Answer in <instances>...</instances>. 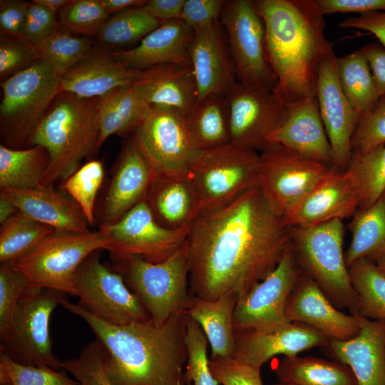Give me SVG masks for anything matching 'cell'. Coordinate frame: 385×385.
<instances>
[{
  "label": "cell",
  "instance_id": "cell-59",
  "mask_svg": "<svg viewBox=\"0 0 385 385\" xmlns=\"http://www.w3.org/2000/svg\"><path fill=\"white\" fill-rule=\"evenodd\" d=\"M101 3L109 15H113L125 9L143 6L144 0H101Z\"/></svg>",
  "mask_w": 385,
  "mask_h": 385
},
{
  "label": "cell",
  "instance_id": "cell-17",
  "mask_svg": "<svg viewBox=\"0 0 385 385\" xmlns=\"http://www.w3.org/2000/svg\"><path fill=\"white\" fill-rule=\"evenodd\" d=\"M227 98L231 142L258 153L271 147L269 139L287 119L289 107L272 91L238 82Z\"/></svg>",
  "mask_w": 385,
  "mask_h": 385
},
{
  "label": "cell",
  "instance_id": "cell-39",
  "mask_svg": "<svg viewBox=\"0 0 385 385\" xmlns=\"http://www.w3.org/2000/svg\"><path fill=\"white\" fill-rule=\"evenodd\" d=\"M55 230L19 211L1 226V263L13 264L25 257Z\"/></svg>",
  "mask_w": 385,
  "mask_h": 385
},
{
  "label": "cell",
  "instance_id": "cell-1",
  "mask_svg": "<svg viewBox=\"0 0 385 385\" xmlns=\"http://www.w3.org/2000/svg\"><path fill=\"white\" fill-rule=\"evenodd\" d=\"M187 241L190 293L214 300L228 293L240 299L266 278L290 245L291 235L256 186L224 207L203 209Z\"/></svg>",
  "mask_w": 385,
  "mask_h": 385
},
{
  "label": "cell",
  "instance_id": "cell-46",
  "mask_svg": "<svg viewBox=\"0 0 385 385\" xmlns=\"http://www.w3.org/2000/svg\"><path fill=\"white\" fill-rule=\"evenodd\" d=\"M59 16L63 27L86 36L97 34L109 14L101 0H71Z\"/></svg>",
  "mask_w": 385,
  "mask_h": 385
},
{
  "label": "cell",
  "instance_id": "cell-45",
  "mask_svg": "<svg viewBox=\"0 0 385 385\" xmlns=\"http://www.w3.org/2000/svg\"><path fill=\"white\" fill-rule=\"evenodd\" d=\"M185 340L187 366L184 374L187 384L192 381L193 385H219L210 368L207 353V339L198 323L189 316Z\"/></svg>",
  "mask_w": 385,
  "mask_h": 385
},
{
  "label": "cell",
  "instance_id": "cell-18",
  "mask_svg": "<svg viewBox=\"0 0 385 385\" xmlns=\"http://www.w3.org/2000/svg\"><path fill=\"white\" fill-rule=\"evenodd\" d=\"M336 60L333 51L323 61L316 98L331 146L332 168L346 171L351 160V139L357 126L359 114L340 86Z\"/></svg>",
  "mask_w": 385,
  "mask_h": 385
},
{
  "label": "cell",
  "instance_id": "cell-10",
  "mask_svg": "<svg viewBox=\"0 0 385 385\" xmlns=\"http://www.w3.org/2000/svg\"><path fill=\"white\" fill-rule=\"evenodd\" d=\"M67 295L29 287L19 302L9 332L0 339L1 352L24 364L62 369L61 361L53 351L50 319Z\"/></svg>",
  "mask_w": 385,
  "mask_h": 385
},
{
  "label": "cell",
  "instance_id": "cell-11",
  "mask_svg": "<svg viewBox=\"0 0 385 385\" xmlns=\"http://www.w3.org/2000/svg\"><path fill=\"white\" fill-rule=\"evenodd\" d=\"M220 19L227 34L237 81L272 92L277 81L266 60L265 25L254 1H226Z\"/></svg>",
  "mask_w": 385,
  "mask_h": 385
},
{
  "label": "cell",
  "instance_id": "cell-52",
  "mask_svg": "<svg viewBox=\"0 0 385 385\" xmlns=\"http://www.w3.org/2000/svg\"><path fill=\"white\" fill-rule=\"evenodd\" d=\"M56 14L35 0L29 2L25 31V40L34 46L46 40L59 29Z\"/></svg>",
  "mask_w": 385,
  "mask_h": 385
},
{
  "label": "cell",
  "instance_id": "cell-55",
  "mask_svg": "<svg viewBox=\"0 0 385 385\" xmlns=\"http://www.w3.org/2000/svg\"><path fill=\"white\" fill-rule=\"evenodd\" d=\"M324 16L334 13H354L363 15L385 11V0H316Z\"/></svg>",
  "mask_w": 385,
  "mask_h": 385
},
{
  "label": "cell",
  "instance_id": "cell-40",
  "mask_svg": "<svg viewBox=\"0 0 385 385\" xmlns=\"http://www.w3.org/2000/svg\"><path fill=\"white\" fill-rule=\"evenodd\" d=\"M163 21L153 17L143 6H133L111 15L96 36L106 46H128L140 42Z\"/></svg>",
  "mask_w": 385,
  "mask_h": 385
},
{
  "label": "cell",
  "instance_id": "cell-33",
  "mask_svg": "<svg viewBox=\"0 0 385 385\" xmlns=\"http://www.w3.org/2000/svg\"><path fill=\"white\" fill-rule=\"evenodd\" d=\"M273 371L284 385H358L348 366L314 356H284Z\"/></svg>",
  "mask_w": 385,
  "mask_h": 385
},
{
  "label": "cell",
  "instance_id": "cell-4",
  "mask_svg": "<svg viewBox=\"0 0 385 385\" xmlns=\"http://www.w3.org/2000/svg\"><path fill=\"white\" fill-rule=\"evenodd\" d=\"M99 98L60 92L31 134L26 145L43 147L49 156L43 185L64 181L81 160L98 150Z\"/></svg>",
  "mask_w": 385,
  "mask_h": 385
},
{
  "label": "cell",
  "instance_id": "cell-26",
  "mask_svg": "<svg viewBox=\"0 0 385 385\" xmlns=\"http://www.w3.org/2000/svg\"><path fill=\"white\" fill-rule=\"evenodd\" d=\"M140 73L120 64L111 51L92 47L60 78V92L85 98H101L118 88L133 85Z\"/></svg>",
  "mask_w": 385,
  "mask_h": 385
},
{
  "label": "cell",
  "instance_id": "cell-28",
  "mask_svg": "<svg viewBox=\"0 0 385 385\" xmlns=\"http://www.w3.org/2000/svg\"><path fill=\"white\" fill-rule=\"evenodd\" d=\"M145 201L157 222L170 230L190 229L204 209L199 192L187 174L155 173Z\"/></svg>",
  "mask_w": 385,
  "mask_h": 385
},
{
  "label": "cell",
  "instance_id": "cell-3",
  "mask_svg": "<svg viewBox=\"0 0 385 385\" xmlns=\"http://www.w3.org/2000/svg\"><path fill=\"white\" fill-rule=\"evenodd\" d=\"M265 30L267 62L277 83L272 93L289 107L316 97L321 66L333 52L316 0H257Z\"/></svg>",
  "mask_w": 385,
  "mask_h": 385
},
{
  "label": "cell",
  "instance_id": "cell-51",
  "mask_svg": "<svg viewBox=\"0 0 385 385\" xmlns=\"http://www.w3.org/2000/svg\"><path fill=\"white\" fill-rule=\"evenodd\" d=\"M210 368L213 376L222 385H263L261 368L235 358L210 359Z\"/></svg>",
  "mask_w": 385,
  "mask_h": 385
},
{
  "label": "cell",
  "instance_id": "cell-57",
  "mask_svg": "<svg viewBox=\"0 0 385 385\" xmlns=\"http://www.w3.org/2000/svg\"><path fill=\"white\" fill-rule=\"evenodd\" d=\"M360 50L369 63L379 97L385 96V47L370 43Z\"/></svg>",
  "mask_w": 385,
  "mask_h": 385
},
{
  "label": "cell",
  "instance_id": "cell-13",
  "mask_svg": "<svg viewBox=\"0 0 385 385\" xmlns=\"http://www.w3.org/2000/svg\"><path fill=\"white\" fill-rule=\"evenodd\" d=\"M330 168L273 144L260 153L258 187L273 212L284 220Z\"/></svg>",
  "mask_w": 385,
  "mask_h": 385
},
{
  "label": "cell",
  "instance_id": "cell-14",
  "mask_svg": "<svg viewBox=\"0 0 385 385\" xmlns=\"http://www.w3.org/2000/svg\"><path fill=\"white\" fill-rule=\"evenodd\" d=\"M133 139L159 175H186L197 150L189 135L185 115L170 107L152 106L134 130Z\"/></svg>",
  "mask_w": 385,
  "mask_h": 385
},
{
  "label": "cell",
  "instance_id": "cell-7",
  "mask_svg": "<svg viewBox=\"0 0 385 385\" xmlns=\"http://www.w3.org/2000/svg\"><path fill=\"white\" fill-rule=\"evenodd\" d=\"M125 281L148 312L150 320L162 324L173 315L186 312L190 293L188 241L162 262L138 256L120 261Z\"/></svg>",
  "mask_w": 385,
  "mask_h": 385
},
{
  "label": "cell",
  "instance_id": "cell-41",
  "mask_svg": "<svg viewBox=\"0 0 385 385\" xmlns=\"http://www.w3.org/2000/svg\"><path fill=\"white\" fill-rule=\"evenodd\" d=\"M346 170L359 194V209L369 207L385 191V144L364 153L353 152Z\"/></svg>",
  "mask_w": 385,
  "mask_h": 385
},
{
  "label": "cell",
  "instance_id": "cell-34",
  "mask_svg": "<svg viewBox=\"0 0 385 385\" xmlns=\"http://www.w3.org/2000/svg\"><path fill=\"white\" fill-rule=\"evenodd\" d=\"M185 122L197 150H208L231 142L227 96L210 95L197 101L185 115Z\"/></svg>",
  "mask_w": 385,
  "mask_h": 385
},
{
  "label": "cell",
  "instance_id": "cell-44",
  "mask_svg": "<svg viewBox=\"0 0 385 385\" xmlns=\"http://www.w3.org/2000/svg\"><path fill=\"white\" fill-rule=\"evenodd\" d=\"M0 382L11 385H81L64 371L49 366L24 364L3 352H0Z\"/></svg>",
  "mask_w": 385,
  "mask_h": 385
},
{
  "label": "cell",
  "instance_id": "cell-56",
  "mask_svg": "<svg viewBox=\"0 0 385 385\" xmlns=\"http://www.w3.org/2000/svg\"><path fill=\"white\" fill-rule=\"evenodd\" d=\"M342 29H357L374 34L385 47V11L350 16L339 24Z\"/></svg>",
  "mask_w": 385,
  "mask_h": 385
},
{
  "label": "cell",
  "instance_id": "cell-54",
  "mask_svg": "<svg viewBox=\"0 0 385 385\" xmlns=\"http://www.w3.org/2000/svg\"><path fill=\"white\" fill-rule=\"evenodd\" d=\"M29 4L19 0L0 1V29L4 35L25 40Z\"/></svg>",
  "mask_w": 385,
  "mask_h": 385
},
{
  "label": "cell",
  "instance_id": "cell-42",
  "mask_svg": "<svg viewBox=\"0 0 385 385\" xmlns=\"http://www.w3.org/2000/svg\"><path fill=\"white\" fill-rule=\"evenodd\" d=\"M92 47L89 38L75 35L63 26L36 46L41 58L46 61L60 78Z\"/></svg>",
  "mask_w": 385,
  "mask_h": 385
},
{
  "label": "cell",
  "instance_id": "cell-64",
  "mask_svg": "<svg viewBox=\"0 0 385 385\" xmlns=\"http://www.w3.org/2000/svg\"><path fill=\"white\" fill-rule=\"evenodd\" d=\"M273 385H284V384H281V383H279V382H277V383H276V384H273Z\"/></svg>",
  "mask_w": 385,
  "mask_h": 385
},
{
  "label": "cell",
  "instance_id": "cell-58",
  "mask_svg": "<svg viewBox=\"0 0 385 385\" xmlns=\"http://www.w3.org/2000/svg\"><path fill=\"white\" fill-rule=\"evenodd\" d=\"M185 0H149L143 8L161 21L180 19Z\"/></svg>",
  "mask_w": 385,
  "mask_h": 385
},
{
  "label": "cell",
  "instance_id": "cell-38",
  "mask_svg": "<svg viewBox=\"0 0 385 385\" xmlns=\"http://www.w3.org/2000/svg\"><path fill=\"white\" fill-rule=\"evenodd\" d=\"M356 293L358 314L374 320H385V275L368 258H361L348 267Z\"/></svg>",
  "mask_w": 385,
  "mask_h": 385
},
{
  "label": "cell",
  "instance_id": "cell-22",
  "mask_svg": "<svg viewBox=\"0 0 385 385\" xmlns=\"http://www.w3.org/2000/svg\"><path fill=\"white\" fill-rule=\"evenodd\" d=\"M194 32L189 55L197 101L210 95L227 96L237 81L218 21Z\"/></svg>",
  "mask_w": 385,
  "mask_h": 385
},
{
  "label": "cell",
  "instance_id": "cell-24",
  "mask_svg": "<svg viewBox=\"0 0 385 385\" xmlns=\"http://www.w3.org/2000/svg\"><path fill=\"white\" fill-rule=\"evenodd\" d=\"M155 172L133 138L123 145L103 208L104 224L119 220L126 212L145 201Z\"/></svg>",
  "mask_w": 385,
  "mask_h": 385
},
{
  "label": "cell",
  "instance_id": "cell-47",
  "mask_svg": "<svg viewBox=\"0 0 385 385\" xmlns=\"http://www.w3.org/2000/svg\"><path fill=\"white\" fill-rule=\"evenodd\" d=\"M29 287L26 275L11 263L0 266V339L9 332L19 302Z\"/></svg>",
  "mask_w": 385,
  "mask_h": 385
},
{
  "label": "cell",
  "instance_id": "cell-30",
  "mask_svg": "<svg viewBox=\"0 0 385 385\" xmlns=\"http://www.w3.org/2000/svg\"><path fill=\"white\" fill-rule=\"evenodd\" d=\"M133 85L150 106L174 108L185 115L197 99L190 66L169 63L142 71Z\"/></svg>",
  "mask_w": 385,
  "mask_h": 385
},
{
  "label": "cell",
  "instance_id": "cell-5",
  "mask_svg": "<svg viewBox=\"0 0 385 385\" xmlns=\"http://www.w3.org/2000/svg\"><path fill=\"white\" fill-rule=\"evenodd\" d=\"M294 255L304 272L339 309L358 313L343 251L344 225L335 219L309 226L289 227Z\"/></svg>",
  "mask_w": 385,
  "mask_h": 385
},
{
  "label": "cell",
  "instance_id": "cell-9",
  "mask_svg": "<svg viewBox=\"0 0 385 385\" xmlns=\"http://www.w3.org/2000/svg\"><path fill=\"white\" fill-rule=\"evenodd\" d=\"M260 165V153L230 142L197 150L187 175L196 186L204 209L214 210L258 186Z\"/></svg>",
  "mask_w": 385,
  "mask_h": 385
},
{
  "label": "cell",
  "instance_id": "cell-60",
  "mask_svg": "<svg viewBox=\"0 0 385 385\" xmlns=\"http://www.w3.org/2000/svg\"><path fill=\"white\" fill-rule=\"evenodd\" d=\"M19 210L17 207L7 199L0 197V223L4 224Z\"/></svg>",
  "mask_w": 385,
  "mask_h": 385
},
{
  "label": "cell",
  "instance_id": "cell-29",
  "mask_svg": "<svg viewBox=\"0 0 385 385\" xmlns=\"http://www.w3.org/2000/svg\"><path fill=\"white\" fill-rule=\"evenodd\" d=\"M270 144H278L308 158L332 167L331 146L327 135L316 97L289 106L284 123L270 138Z\"/></svg>",
  "mask_w": 385,
  "mask_h": 385
},
{
  "label": "cell",
  "instance_id": "cell-32",
  "mask_svg": "<svg viewBox=\"0 0 385 385\" xmlns=\"http://www.w3.org/2000/svg\"><path fill=\"white\" fill-rule=\"evenodd\" d=\"M151 107L133 84L118 88L99 98L98 148L111 135L134 132L148 115Z\"/></svg>",
  "mask_w": 385,
  "mask_h": 385
},
{
  "label": "cell",
  "instance_id": "cell-2",
  "mask_svg": "<svg viewBox=\"0 0 385 385\" xmlns=\"http://www.w3.org/2000/svg\"><path fill=\"white\" fill-rule=\"evenodd\" d=\"M61 306L83 319L103 351L105 372L113 385H187L184 364L188 315L181 312L162 324L150 319L114 324L66 299Z\"/></svg>",
  "mask_w": 385,
  "mask_h": 385
},
{
  "label": "cell",
  "instance_id": "cell-61",
  "mask_svg": "<svg viewBox=\"0 0 385 385\" xmlns=\"http://www.w3.org/2000/svg\"><path fill=\"white\" fill-rule=\"evenodd\" d=\"M49 11L56 14L63 9L71 0H35Z\"/></svg>",
  "mask_w": 385,
  "mask_h": 385
},
{
  "label": "cell",
  "instance_id": "cell-49",
  "mask_svg": "<svg viewBox=\"0 0 385 385\" xmlns=\"http://www.w3.org/2000/svg\"><path fill=\"white\" fill-rule=\"evenodd\" d=\"M385 144V96L369 111L359 115L351 139L352 153H366Z\"/></svg>",
  "mask_w": 385,
  "mask_h": 385
},
{
  "label": "cell",
  "instance_id": "cell-19",
  "mask_svg": "<svg viewBox=\"0 0 385 385\" xmlns=\"http://www.w3.org/2000/svg\"><path fill=\"white\" fill-rule=\"evenodd\" d=\"M285 316L288 322L306 325L329 341L348 340L356 336L360 330L356 316L337 309L304 272L289 294Z\"/></svg>",
  "mask_w": 385,
  "mask_h": 385
},
{
  "label": "cell",
  "instance_id": "cell-8",
  "mask_svg": "<svg viewBox=\"0 0 385 385\" xmlns=\"http://www.w3.org/2000/svg\"><path fill=\"white\" fill-rule=\"evenodd\" d=\"M110 244L108 233L101 227L87 232L55 230L12 265L26 275L29 287L76 296L73 277L78 268L91 254L107 250Z\"/></svg>",
  "mask_w": 385,
  "mask_h": 385
},
{
  "label": "cell",
  "instance_id": "cell-20",
  "mask_svg": "<svg viewBox=\"0 0 385 385\" xmlns=\"http://www.w3.org/2000/svg\"><path fill=\"white\" fill-rule=\"evenodd\" d=\"M235 342L233 358L262 368L275 356H296L317 346L325 347L329 340L306 325L287 322L269 329L236 332Z\"/></svg>",
  "mask_w": 385,
  "mask_h": 385
},
{
  "label": "cell",
  "instance_id": "cell-62",
  "mask_svg": "<svg viewBox=\"0 0 385 385\" xmlns=\"http://www.w3.org/2000/svg\"><path fill=\"white\" fill-rule=\"evenodd\" d=\"M369 260L385 275V243Z\"/></svg>",
  "mask_w": 385,
  "mask_h": 385
},
{
  "label": "cell",
  "instance_id": "cell-50",
  "mask_svg": "<svg viewBox=\"0 0 385 385\" xmlns=\"http://www.w3.org/2000/svg\"><path fill=\"white\" fill-rule=\"evenodd\" d=\"M41 58L29 42L9 36L0 38V78L1 81L31 66Z\"/></svg>",
  "mask_w": 385,
  "mask_h": 385
},
{
  "label": "cell",
  "instance_id": "cell-48",
  "mask_svg": "<svg viewBox=\"0 0 385 385\" xmlns=\"http://www.w3.org/2000/svg\"><path fill=\"white\" fill-rule=\"evenodd\" d=\"M103 351L96 341L84 346L78 356L61 361L63 371L81 385H113L103 367Z\"/></svg>",
  "mask_w": 385,
  "mask_h": 385
},
{
  "label": "cell",
  "instance_id": "cell-27",
  "mask_svg": "<svg viewBox=\"0 0 385 385\" xmlns=\"http://www.w3.org/2000/svg\"><path fill=\"white\" fill-rule=\"evenodd\" d=\"M0 197L34 221L57 231L87 232L88 222L78 205L53 185L26 190L1 189Z\"/></svg>",
  "mask_w": 385,
  "mask_h": 385
},
{
  "label": "cell",
  "instance_id": "cell-35",
  "mask_svg": "<svg viewBox=\"0 0 385 385\" xmlns=\"http://www.w3.org/2000/svg\"><path fill=\"white\" fill-rule=\"evenodd\" d=\"M48 164V153L42 146L14 149L1 144L0 188L26 190L41 186Z\"/></svg>",
  "mask_w": 385,
  "mask_h": 385
},
{
  "label": "cell",
  "instance_id": "cell-43",
  "mask_svg": "<svg viewBox=\"0 0 385 385\" xmlns=\"http://www.w3.org/2000/svg\"><path fill=\"white\" fill-rule=\"evenodd\" d=\"M103 178L102 163L92 160L63 181L62 188L81 207L89 225L95 221V202Z\"/></svg>",
  "mask_w": 385,
  "mask_h": 385
},
{
  "label": "cell",
  "instance_id": "cell-12",
  "mask_svg": "<svg viewBox=\"0 0 385 385\" xmlns=\"http://www.w3.org/2000/svg\"><path fill=\"white\" fill-rule=\"evenodd\" d=\"M100 251L91 254L79 266L73 277L79 304L101 319L125 324L145 322L150 317L124 277L101 261Z\"/></svg>",
  "mask_w": 385,
  "mask_h": 385
},
{
  "label": "cell",
  "instance_id": "cell-25",
  "mask_svg": "<svg viewBox=\"0 0 385 385\" xmlns=\"http://www.w3.org/2000/svg\"><path fill=\"white\" fill-rule=\"evenodd\" d=\"M194 34L180 19L163 21L136 46L113 51L112 56L124 66L140 71L169 63L191 66L189 48Z\"/></svg>",
  "mask_w": 385,
  "mask_h": 385
},
{
  "label": "cell",
  "instance_id": "cell-63",
  "mask_svg": "<svg viewBox=\"0 0 385 385\" xmlns=\"http://www.w3.org/2000/svg\"><path fill=\"white\" fill-rule=\"evenodd\" d=\"M0 385H11L9 382H0Z\"/></svg>",
  "mask_w": 385,
  "mask_h": 385
},
{
  "label": "cell",
  "instance_id": "cell-23",
  "mask_svg": "<svg viewBox=\"0 0 385 385\" xmlns=\"http://www.w3.org/2000/svg\"><path fill=\"white\" fill-rule=\"evenodd\" d=\"M356 316L360 330L345 341L330 340L327 347L338 362L348 366L358 385H385V320Z\"/></svg>",
  "mask_w": 385,
  "mask_h": 385
},
{
  "label": "cell",
  "instance_id": "cell-6",
  "mask_svg": "<svg viewBox=\"0 0 385 385\" xmlns=\"http://www.w3.org/2000/svg\"><path fill=\"white\" fill-rule=\"evenodd\" d=\"M0 130L4 145L24 148L34 129L60 93V77L40 58L1 81Z\"/></svg>",
  "mask_w": 385,
  "mask_h": 385
},
{
  "label": "cell",
  "instance_id": "cell-31",
  "mask_svg": "<svg viewBox=\"0 0 385 385\" xmlns=\"http://www.w3.org/2000/svg\"><path fill=\"white\" fill-rule=\"evenodd\" d=\"M237 299L234 293L214 300L191 296L186 312L204 332L211 347V359L233 358L236 343L233 314Z\"/></svg>",
  "mask_w": 385,
  "mask_h": 385
},
{
  "label": "cell",
  "instance_id": "cell-15",
  "mask_svg": "<svg viewBox=\"0 0 385 385\" xmlns=\"http://www.w3.org/2000/svg\"><path fill=\"white\" fill-rule=\"evenodd\" d=\"M108 235V251L116 260L138 256L151 262L170 257L187 240L190 229L168 230L159 225L145 201H142L119 220L101 225Z\"/></svg>",
  "mask_w": 385,
  "mask_h": 385
},
{
  "label": "cell",
  "instance_id": "cell-21",
  "mask_svg": "<svg viewBox=\"0 0 385 385\" xmlns=\"http://www.w3.org/2000/svg\"><path fill=\"white\" fill-rule=\"evenodd\" d=\"M360 197L349 173L332 167L283 220L288 227L309 226L356 213Z\"/></svg>",
  "mask_w": 385,
  "mask_h": 385
},
{
  "label": "cell",
  "instance_id": "cell-36",
  "mask_svg": "<svg viewBox=\"0 0 385 385\" xmlns=\"http://www.w3.org/2000/svg\"><path fill=\"white\" fill-rule=\"evenodd\" d=\"M336 67L340 86L356 113L359 115L371 110L379 96L369 63L360 48L337 58Z\"/></svg>",
  "mask_w": 385,
  "mask_h": 385
},
{
  "label": "cell",
  "instance_id": "cell-16",
  "mask_svg": "<svg viewBox=\"0 0 385 385\" xmlns=\"http://www.w3.org/2000/svg\"><path fill=\"white\" fill-rule=\"evenodd\" d=\"M302 273L291 243L275 269L237 299L233 314L235 332L289 322L285 316L287 302Z\"/></svg>",
  "mask_w": 385,
  "mask_h": 385
},
{
  "label": "cell",
  "instance_id": "cell-37",
  "mask_svg": "<svg viewBox=\"0 0 385 385\" xmlns=\"http://www.w3.org/2000/svg\"><path fill=\"white\" fill-rule=\"evenodd\" d=\"M350 229L351 242L345 253L347 267L359 259H370L385 243V191L369 207L356 212Z\"/></svg>",
  "mask_w": 385,
  "mask_h": 385
},
{
  "label": "cell",
  "instance_id": "cell-53",
  "mask_svg": "<svg viewBox=\"0 0 385 385\" xmlns=\"http://www.w3.org/2000/svg\"><path fill=\"white\" fill-rule=\"evenodd\" d=\"M226 1L185 0L180 19L193 30H197L218 21Z\"/></svg>",
  "mask_w": 385,
  "mask_h": 385
}]
</instances>
